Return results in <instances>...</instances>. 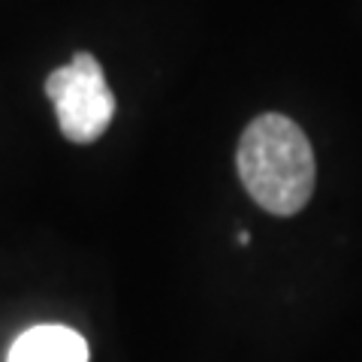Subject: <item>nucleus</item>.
<instances>
[{"mask_svg": "<svg viewBox=\"0 0 362 362\" xmlns=\"http://www.w3.org/2000/svg\"><path fill=\"white\" fill-rule=\"evenodd\" d=\"M6 362H88V341L70 326H33L13 341Z\"/></svg>", "mask_w": 362, "mask_h": 362, "instance_id": "obj_3", "label": "nucleus"}, {"mask_svg": "<svg viewBox=\"0 0 362 362\" xmlns=\"http://www.w3.org/2000/svg\"><path fill=\"white\" fill-rule=\"evenodd\" d=\"M45 94L58 112L61 133L70 142H94L115 118V97L94 54L78 52L70 64L45 78Z\"/></svg>", "mask_w": 362, "mask_h": 362, "instance_id": "obj_2", "label": "nucleus"}, {"mask_svg": "<svg viewBox=\"0 0 362 362\" xmlns=\"http://www.w3.org/2000/svg\"><path fill=\"white\" fill-rule=\"evenodd\" d=\"M242 185L269 214H296L314 194V151L296 121L278 112L254 118L235 154Z\"/></svg>", "mask_w": 362, "mask_h": 362, "instance_id": "obj_1", "label": "nucleus"}]
</instances>
